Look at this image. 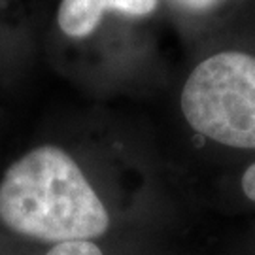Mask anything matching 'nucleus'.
I'll list each match as a JSON object with an SVG mask.
<instances>
[{
    "mask_svg": "<svg viewBox=\"0 0 255 255\" xmlns=\"http://www.w3.org/2000/svg\"><path fill=\"white\" fill-rule=\"evenodd\" d=\"M0 221L42 242L102 237L110 216L80 166L61 147H36L9 166L0 182Z\"/></svg>",
    "mask_w": 255,
    "mask_h": 255,
    "instance_id": "f257e3e1",
    "label": "nucleus"
},
{
    "mask_svg": "<svg viewBox=\"0 0 255 255\" xmlns=\"http://www.w3.org/2000/svg\"><path fill=\"white\" fill-rule=\"evenodd\" d=\"M187 123L202 136L240 149L255 147V57L225 51L202 61L182 93Z\"/></svg>",
    "mask_w": 255,
    "mask_h": 255,
    "instance_id": "f03ea898",
    "label": "nucleus"
},
{
    "mask_svg": "<svg viewBox=\"0 0 255 255\" xmlns=\"http://www.w3.org/2000/svg\"><path fill=\"white\" fill-rule=\"evenodd\" d=\"M157 0H63L57 23L66 36L83 38L99 27L106 11H121L132 17L149 15Z\"/></svg>",
    "mask_w": 255,
    "mask_h": 255,
    "instance_id": "7ed1b4c3",
    "label": "nucleus"
},
{
    "mask_svg": "<svg viewBox=\"0 0 255 255\" xmlns=\"http://www.w3.org/2000/svg\"><path fill=\"white\" fill-rule=\"evenodd\" d=\"M46 255H102V252L91 240H78V242L55 244Z\"/></svg>",
    "mask_w": 255,
    "mask_h": 255,
    "instance_id": "20e7f679",
    "label": "nucleus"
},
{
    "mask_svg": "<svg viewBox=\"0 0 255 255\" xmlns=\"http://www.w3.org/2000/svg\"><path fill=\"white\" fill-rule=\"evenodd\" d=\"M242 189H244L248 199H252L255 202V163L242 176Z\"/></svg>",
    "mask_w": 255,
    "mask_h": 255,
    "instance_id": "39448f33",
    "label": "nucleus"
},
{
    "mask_svg": "<svg viewBox=\"0 0 255 255\" xmlns=\"http://www.w3.org/2000/svg\"><path fill=\"white\" fill-rule=\"evenodd\" d=\"M182 2H185V4H187V6H191V8L204 9V8L214 6V4H218L219 0H182Z\"/></svg>",
    "mask_w": 255,
    "mask_h": 255,
    "instance_id": "423d86ee",
    "label": "nucleus"
}]
</instances>
